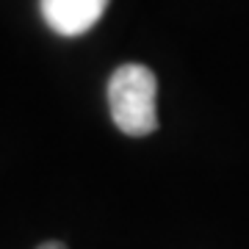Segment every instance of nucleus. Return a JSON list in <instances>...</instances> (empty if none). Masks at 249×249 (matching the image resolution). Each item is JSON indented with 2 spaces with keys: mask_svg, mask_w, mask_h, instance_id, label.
<instances>
[{
  "mask_svg": "<svg viewBox=\"0 0 249 249\" xmlns=\"http://www.w3.org/2000/svg\"><path fill=\"white\" fill-rule=\"evenodd\" d=\"M39 249H70L67 244H61V241H47V244H42Z\"/></svg>",
  "mask_w": 249,
  "mask_h": 249,
  "instance_id": "7ed1b4c3",
  "label": "nucleus"
},
{
  "mask_svg": "<svg viewBox=\"0 0 249 249\" xmlns=\"http://www.w3.org/2000/svg\"><path fill=\"white\" fill-rule=\"evenodd\" d=\"M42 17L55 34L83 36L106 14L108 0H42Z\"/></svg>",
  "mask_w": 249,
  "mask_h": 249,
  "instance_id": "f03ea898",
  "label": "nucleus"
},
{
  "mask_svg": "<svg viewBox=\"0 0 249 249\" xmlns=\"http://www.w3.org/2000/svg\"><path fill=\"white\" fill-rule=\"evenodd\" d=\"M158 80L144 64H122L108 80L111 119L124 136H150L158 127Z\"/></svg>",
  "mask_w": 249,
  "mask_h": 249,
  "instance_id": "f257e3e1",
  "label": "nucleus"
}]
</instances>
